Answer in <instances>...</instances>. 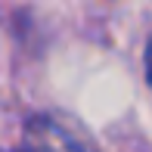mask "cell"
<instances>
[{
  "label": "cell",
  "mask_w": 152,
  "mask_h": 152,
  "mask_svg": "<svg viewBox=\"0 0 152 152\" xmlns=\"http://www.w3.org/2000/svg\"><path fill=\"white\" fill-rule=\"evenodd\" d=\"M146 78H149V84H152V44H149V50H146Z\"/></svg>",
  "instance_id": "obj_1"
}]
</instances>
